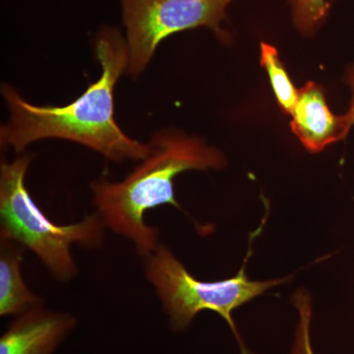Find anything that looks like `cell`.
I'll return each instance as SVG.
<instances>
[{"label": "cell", "instance_id": "obj_1", "mask_svg": "<svg viewBox=\"0 0 354 354\" xmlns=\"http://www.w3.org/2000/svg\"><path fill=\"white\" fill-rule=\"evenodd\" d=\"M95 51L101 77L67 106H35L11 86H2L10 113L0 127L2 150L21 153L39 140L57 138L81 144L114 162L148 157L150 144L128 136L114 116V90L128 66L127 39L116 28H102L95 39Z\"/></svg>", "mask_w": 354, "mask_h": 354}, {"label": "cell", "instance_id": "obj_2", "mask_svg": "<svg viewBox=\"0 0 354 354\" xmlns=\"http://www.w3.org/2000/svg\"><path fill=\"white\" fill-rule=\"evenodd\" d=\"M149 144L148 157L122 181L99 178L91 184L93 205L104 227L129 239L142 258L160 244L158 230L144 220L147 212L162 205L181 209L174 197V177L191 169H218L225 165L220 151L183 133H153Z\"/></svg>", "mask_w": 354, "mask_h": 354}, {"label": "cell", "instance_id": "obj_3", "mask_svg": "<svg viewBox=\"0 0 354 354\" xmlns=\"http://www.w3.org/2000/svg\"><path fill=\"white\" fill-rule=\"evenodd\" d=\"M30 162V156H20L0 165V239L29 249L55 279L68 281L78 272L72 245L99 248L106 227L97 213L70 225L50 220L26 187Z\"/></svg>", "mask_w": 354, "mask_h": 354}, {"label": "cell", "instance_id": "obj_4", "mask_svg": "<svg viewBox=\"0 0 354 354\" xmlns=\"http://www.w3.org/2000/svg\"><path fill=\"white\" fill-rule=\"evenodd\" d=\"M146 278L157 292L169 317L171 329L181 332L189 327L199 312L211 310L223 317L235 335L241 354H251L237 330L232 312L288 279L250 281L242 267L234 278L202 281L186 270L164 244L143 258Z\"/></svg>", "mask_w": 354, "mask_h": 354}, {"label": "cell", "instance_id": "obj_5", "mask_svg": "<svg viewBox=\"0 0 354 354\" xmlns=\"http://www.w3.org/2000/svg\"><path fill=\"white\" fill-rule=\"evenodd\" d=\"M232 0H120L127 29V73L139 76L150 64L158 44L176 32L207 27L221 35Z\"/></svg>", "mask_w": 354, "mask_h": 354}, {"label": "cell", "instance_id": "obj_6", "mask_svg": "<svg viewBox=\"0 0 354 354\" xmlns=\"http://www.w3.org/2000/svg\"><path fill=\"white\" fill-rule=\"evenodd\" d=\"M75 325L71 314L44 306L29 310L0 337V354H53Z\"/></svg>", "mask_w": 354, "mask_h": 354}, {"label": "cell", "instance_id": "obj_7", "mask_svg": "<svg viewBox=\"0 0 354 354\" xmlns=\"http://www.w3.org/2000/svg\"><path fill=\"white\" fill-rule=\"evenodd\" d=\"M290 115L293 133L311 153L321 152L346 138L349 132L344 116L330 111L323 88L314 82L298 90L297 104Z\"/></svg>", "mask_w": 354, "mask_h": 354}, {"label": "cell", "instance_id": "obj_8", "mask_svg": "<svg viewBox=\"0 0 354 354\" xmlns=\"http://www.w3.org/2000/svg\"><path fill=\"white\" fill-rule=\"evenodd\" d=\"M25 247L0 239V315L18 316L43 306V298L34 292L22 276L21 263Z\"/></svg>", "mask_w": 354, "mask_h": 354}, {"label": "cell", "instance_id": "obj_9", "mask_svg": "<svg viewBox=\"0 0 354 354\" xmlns=\"http://www.w3.org/2000/svg\"><path fill=\"white\" fill-rule=\"evenodd\" d=\"M261 64L269 74L279 106L285 113L291 114L297 104L298 90H295L291 82L274 46L269 44H261Z\"/></svg>", "mask_w": 354, "mask_h": 354}, {"label": "cell", "instance_id": "obj_10", "mask_svg": "<svg viewBox=\"0 0 354 354\" xmlns=\"http://www.w3.org/2000/svg\"><path fill=\"white\" fill-rule=\"evenodd\" d=\"M293 22L298 31L312 36L327 19L330 6L327 0H290Z\"/></svg>", "mask_w": 354, "mask_h": 354}, {"label": "cell", "instance_id": "obj_11", "mask_svg": "<svg viewBox=\"0 0 354 354\" xmlns=\"http://www.w3.org/2000/svg\"><path fill=\"white\" fill-rule=\"evenodd\" d=\"M293 304L299 313L295 342L291 354H315L310 339L312 320L311 298L306 290H298L292 298Z\"/></svg>", "mask_w": 354, "mask_h": 354}, {"label": "cell", "instance_id": "obj_12", "mask_svg": "<svg viewBox=\"0 0 354 354\" xmlns=\"http://www.w3.org/2000/svg\"><path fill=\"white\" fill-rule=\"evenodd\" d=\"M346 83L351 86V91H353V97H351V106H349L348 113L342 116H344L346 127L351 131V127L354 125V68L348 72V75L346 77Z\"/></svg>", "mask_w": 354, "mask_h": 354}]
</instances>
